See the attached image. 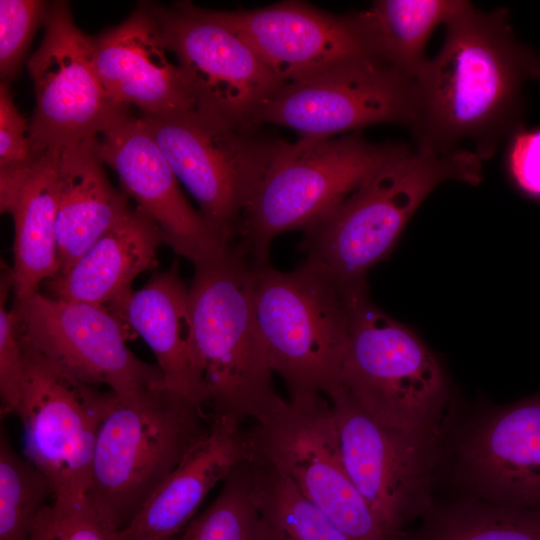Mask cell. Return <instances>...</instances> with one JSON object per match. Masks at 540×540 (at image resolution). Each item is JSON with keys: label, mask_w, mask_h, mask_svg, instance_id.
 <instances>
[{"label": "cell", "mask_w": 540, "mask_h": 540, "mask_svg": "<svg viewBox=\"0 0 540 540\" xmlns=\"http://www.w3.org/2000/svg\"><path fill=\"white\" fill-rule=\"evenodd\" d=\"M540 76V62L514 38L504 9L468 5L446 24L439 53L416 78L418 149L447 153L461 141L483 160L512 129L523 83Z\"/></svg>", "instance_id": "obj_1"}, {"label": "cell", "mask_w": 540, "mask_h": 540, "mask_svg": "<svg viewBox=\"0 0 540 540\" xmlns=\"http://www.w3.org/2000/svg\"><path fill=\"white\" fill-rule=\"evenodd\" d=\"M255 264L239 245L195 265L189 287L194 353L212 416L261 423L285 400L275 392L253 303Z\"/></svg>", "instance_id": "obj_2"}, {"label": "cell", "mask_w": 540, "mask_h": 540, "mask_svg": "<svg viewBox=\"0 0 540 540\" xmlns=\"http://www.w3.org/2000/svg\"><path fill=\"white\" fill-rule=\"evenodd\" d=\"M482 161L466 149L406 151L305 229V262L344 287L365 283L367 272L388 256L429 193L446 180L479 183Z\"/></svg>", "instance_id": "obj_3"}, {"label": "cell", "mask_w": 540, "mask_h": 540, "mask_svg": "<svg viewBox=\"0 0 540 540\" xmlns=\"http://www.w3.org/2000/svg\"><path fill=\"white\" fill-rule=\"evenodd\" d=\"M396 143H372L356 133L325 139L273 141L261 180L238 230L240 246L255 265L268 264L271 241L307 229L374 173L408 151Z\"/></svg>", "instance_id": "obj_4"}, {"label": "cell", "mask_w": 540, "mask_h": 540, "mask_svg": "<svg viewBox=\"0 0 540 540\" xmlns=\"http://www.w3.org/2000/svg\"><path fill=\"white\" fill-rule=\"evenodd\" d=\"M358 286L344 287L307 262L291 272L255 265L258 327L270 367L286 383L290 398L329 397L341 386Z\"/></svg>", "instance_id": "obj_5"}, {"label": "cell", "mask_w": 540, "mask_h": 540, "mask_svg": "<svg viewBox=\"0 0 540 540\" xmlns=\"http://www.w3.org/2000/svg\"><path fill=\"white\" fill-rule=\"evenodd\" d=\"M211 423L203 406L170 391L119 398L96 441L86 498L114 530L124 529Z\"/></svg>", "instance_id": "obj_6"}, {"label": "cell", "mask_w": 540, "mask_h": 540, "mask_svg": "<svg viewBox=\"0 0 540 540\" xmlns=\"http://www.w3.org/2000/svg\"><path fill=\"white\" fill-rule=\"evenodd\" d=\"M368 415L410 432L438 431L448 401L442 366L424 342L355 288L341 386Z\"/></svg>", "instance_id": "obj_7"}, {"label": "cell", "mask_w": 540, "mask_h": 540, "mask_svg": "<svg viewBox=\"0 0 540 540\" xmlns=\"http://www.w3.org/2000/svg\"><path fill=\"white\" fill-rule=\"evenodd\" d=\"M139 117L197 201L208 228L223 244L232 245L273 141L255 136L252 127L198 108Z\"/></svg>", "instance_id": "obj_8"}, {"label": "cell", "mask_w": 540, "mask_h": 540, "mask_svg": "<svg viewBox=\"0 0 540 540\" xmlns=\"http://www.w3.org/2000/svg\"><path fill=\"white\" fill-rule=\"evenodd\" d=\"M250 455L286 475L352 540H397L376 518L343 461L328 398H290L249 429Z\"/></svg>", "instance_id": "obj_9"}, {"label": "cell", "mask_w": 540, "mask_h": 540, "mask_svg": "<svg viewBox=\"0 0 540 540\" xmlns=\"http://www.w3.org/2000/svg\"><path fill=\"white\" fill-rule=\"evenodd\" d=\"M21 342L24 378L16 415L23 454L49 481L53 500L86 497L98 433L118 397L72 378L22 336Z\"/></svg>", "instance_id": "obj_10"}, {"label": "cell", "mask_w": 540, "mask_h": 540, "mask_svg": "<svg viewBox=\"0 0 540 540\" xmlns=\"http://www.w3.org/2000/svg\"><path fill=\"white\" fill-rule=\"evenodd\" d=\"M150 8L196 108L254 128L260 109L285 83L220 11L202 9L189 1L150 4Z\"/></svg>", "instance_id": "obj_11"}, {"label": "cell", "mask_w": 540, "mask_h": 540, "mask_svg": "<svg viewBox=\"0 0 540 540\" xmlns=\"http://www.w3.org/2000/svg\"><path fill=\"white\" fill-rule=\"evenodd\" d=\"M327 398L349 476L382 526L397 540H407V524L431 508L437 431L380 423L342 387Z\"/></svg>", "instance_id": "obj_12"}, {"label": "cell", "mask_w": 540, "mask_h": 540, "mask_svg": "<svg viewBox=\"0 0 540 540\" xmlns=\"http://www.w3.org/2000/svg\"><path fill=\"white\" fill-rule=\"evenodd\" d=\"M44 28L28 60L36 95L29 138L37 156L94 139L131 115L103 87L91 37L75 24L68 2L50 3Z\"/></svg>", "instance_id": "obj_13"}, {"label": "cell", "mask_w": 540, "mask_h": 540, "mask_svg": "<svg viewBox=\"0 0 540 540\" xmlns=\"http://www.w3.org/2000/svg\"><path fill=\"white\" fill-rule=\"evenodd\" d=\"M417 115L416 79L364 55L284 84L254 123L285 126L301 138L325 139L376 124L413 128Z\"/></svg>", "instance_id": "obj_14"}, {"label": "cell", "mask_w": 540, "mask_h": 540, "mask_svg": "<svg viewBox=\"0 0 540 540\" xmlns=\"http://www.w3.org/2000/svg\"><path fill=\"white\" fill-rule=\"evenodd\" d=\"M13 309L22 338L72 378L106 386L125 403L166 386L159 367L128 348L124 322L106 306L36 292Z\"/></svg>", "instance_id": "obj_15"}, {"label": "cell", "mask_w": 540, "mask_h": 540, "mask_svg": "<svg viewBox=\"0 0 540 540\" xmlns=\"http://www.w3.org/2000/svg\"><path fill=\"white\" fill-rule=\"evenodd\" d=\"M97 152L159 226L163 241L194 266L225 251L200 213L187 202L167 158L139 116L132 114L101 134Z\"/></svg>", "instance_id": "obj_16"}, {"label": "cell", "mask_w": 540, "mask_h": 540, "mask_svg": "<svg viewBox=\"0 0 540 540\" xmlns=\"http://www.w3.org/2000/svg\"><path fill=\"white\" fill-rule=\"evenodd\" d=\"M220 12L285 84L368 55L350 15H332L301 1Z\"/></svg>", "instance_id": "obj_17"}, {"label": "cell", "mask_w": 540, "mask_h": 540, "mask_svg": "<svg viewBox=\"0 0 540 540\" xmlns=\"http://www.w3.org/2000/svg\"><path fill=\"white\" fill-rule=\"evenodd\" d=\"M457 463L484 501L540 509V393L478 419L458 444Z\"/></svg>", "instance_id": "obj_18"}, {"label": "cell", "mask_w": 540, "mask_h": 540, "mask_svg": "<svg viewBox=\"0 0 540 540\" xmlns=\"http://www.w3.org/2000/svg\"><path fill=\"white\" fill-rule=\"evenodd\" d=\"M97 74L110 98L141 114L196 108L177 65L168 57L150 3H140L123 22L91 37Z\"/></svg>", "instance_id": "obj_19"}, {"label": "cell", "mask_w": 540, "mask_h": 540, "mask_svg": "<svg viewBox=\"0 0 540 540\" xmlns=\"http://www.w3.org/2000/svg\"><path fill=\"white\" fill-rule=\"evenodd\" d=\"M212 416L207 433L185 455L121 531L120 540H173L195 517L209 492L250 456L249 429Z\"/></svg>", "instance_id": "obj_20"}, {"label": "cell", "mask_w": 540, "mask_h": 540, "mask_svg": "<svg viewBox=\"0 0 540 540\" xmlns=\"http://www.w3.org/2000/svg\"><path fill=\"white\" fill-rule=\"evenodd\" d=\"M163 241L157 223L139 206L101 236L65 272L47 281L51 297L108 307L116 314L132 295L133 280L157 265Z\"/></svg>", "instance_id": "obj_21"}, {"label": "cell", "mask_w": 540, "mask_h": 540, "mask_svg": "<svg viewBox=\"0 0 540 540\" xmlns=\"http://www.w3.org/2000/svg\"><path fill=\"white\" fill-rule=\"evenodd\" d=\"M116 315L150 347L170 391L202 406L207 404L194 353L189 288L177 263L133 291Z\"/></svg>", "instance_id": "obj_22"}, {"label": "cell", "mask_w": 540, "mask_h": 540, "mask_svg": "<svg viewBox=\"0 0 540 540\" xmlns=\"http://www.w3.org/2000/svg\"><path fill=\"white\" fill-rule=\"evenodd\" d=\"M103 164L97 138L58 153V275L132 210L109 182Z\"/></svg>", "instance_id": "obj_23"}, {"label": "cell", "mask_w": 540, "mask_h": 540, "mask_svg": "<svg viewBox=\"0 0 540 540\" xmlns=\"http://www.w3.org/2000/svg\"><path fill=\"white\" fill-rule=\"evenodd\" d=\"M58 153H43L18 193L9 214L14 220L13 293L23 300L60 271L58 217Z\"/></svg>", "instance_id": "obj_24"}, {"label": "cell", "mask_w": 540, "mask_h": 540, "mask_svg": "<svg viewBox=\"0 0 540 540\" xmlns=\"http://www.w3.org/2000/svg\"><path fill=\"white\" fill-rule=\"evenodd\" d=\"M458 0H378L350 14L367 54L416 79L433 30L463 10Z\"/></svg>", "instance_id": "obj_25"}, {"label": "cell", "mask_w": 540, "mask_h": 540, "mask_svg": "<svg viewBox=\"0 0 540 540\" xmlns=\"http://www.w3.org/2000/svg\"><path fill=\"white\" fill-rule=\"evenodd\" d=\"M266 540H352L282 472L249 456Z\"/></svg>", "instance_id": "obj_26"}, {"label": "cell", "mask_w": 540, "mask_h": 540, "mask_svg": "<svg viewBox=\"0 0 540 540\" xmlns=\"http://www.w3.org/2000/svg\"><path fill=\"white\" fill-rule=\"evenodd\" d=\"M415 540H540V509L463 500L430 515Z\"/></svg>", "instance_id": "obj_27"}, {"label": "cell", "mask_w": 540, "mask_h": 540, "mask_svg": "<svg viewBox=\"0 0 540 540\" xmlns=\"http://www.w3.org/2000/svg\"><path fill=\"white\" fill-rule=\"evenodd\" d=\"M175 540H266L249 458L231 471L214 501Z\"/></svg>", "instance_id": "obj_28"}, {"label": "cell", "mask_w": 540, "mask_h": 540, "mask_svg": "<svg viewBox=\"0 0 540 540\" xmlns=\"http://www.w3.org/2000/svg\"><path fill=\"white\" fill-rule=\"evenodd\" d=\"M54 498L47 478L0 433V540H30L32 526Z\"/></svg>", "instance_id": "obj_29"}, {"label": "cell", "mask_w": 540, "mask_h": 540, "mask_svg": "<svg viewBox=\"0 0 540 540\" xmlns=\"http://www.w3.org/2000/svg\"><path fill=\"white\" fill-rule=\"evenodd\" d=\"M42 155V154H41ZM29 138V122L20 114L8 82L0 84V209L9 213L39 157Z\"/></svg>", "instance_id": "obj_30"}, {"label": "cell", "mask_w": 540, "mask_h": 540, "mask_svg": "<svg viewBox=\"0 0 540 540\" xmlns=\"http://www.w3.org/2000/svg\"><path fill=\"white\" fill-rule=\"evenodd\" d=\"M30 540H120L86 497L52 500L37 516Z\"/></svg>", "instance_id": "obj_31"}, {"label": "cell", "mask_w": 540, "mask_h": 540, "mask_svg": "<svg viewBox=\"0 0 540 540\" xmlns=\"http://www.w3.org/2000/svg\"><path fill=\"white\" fill-rule=\"evenodd\" d=\"M49 5L39 0L0 1V72L5 82L18 75L35 31L45 23Z\"/></svg>", "instance_id": "obj_32"}, {"label": "cell", "mask_w": 540, "mask_h": 540, "mask_svg": "<svg viewBox=\"0 0 540 540\" xmlns=\"http://www.w3.org/2000/svg\"><path fill=\"white\" fill-rule=\"evenodd\" d=\"M2 265L0 285V396L1 414L17 413L24 378V355L18 319L14 309L7 308L13 290L11 268Z\"/></svg>", "instance_id": "obj_33"}, {"label": "cell", "mask_w": 540, "mask_h": 540, "mask_svg": "<svg viewBox=\"0 0 540 540\" xmlns=\"http://www.w3.org/2000/svg\"><path fill=\"white\" fill-rule=\"evenodd\" d=\"M506 166L510 178L526 195L540 200V128L512 133Z\"/></svg>", "instance_id": "obj_34"}, {"label": "cell", "mask_w": 540, "mask_h": 540, "mask_svg": "<svg viewBox=\"0 0 540 540\" xmlns=\"http://www.w3.org/2000/svg\"><path fill=\"white\" fill-rule=\"evenodd\" d=\"M175 539H176V538H175ZM175 539H173V540H175Z\"/></svg>", "instance_id": "obj_35"}]
</instances>
